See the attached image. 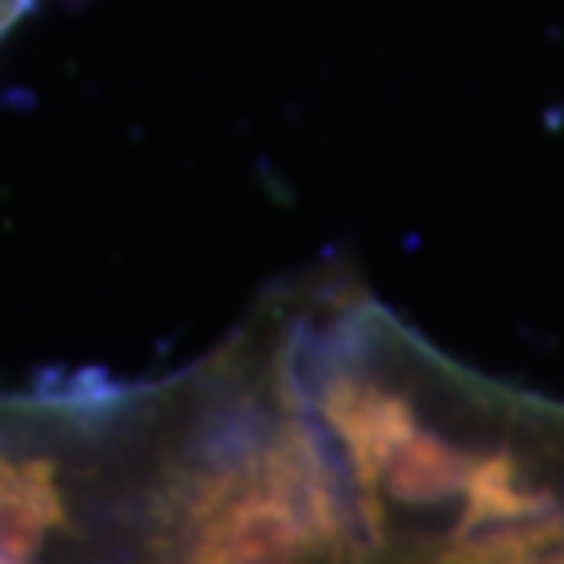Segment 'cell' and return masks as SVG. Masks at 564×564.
Listing matches in <instances>:
<instances>
[{
	"instance_id": "6da1fadb",
	"label": "cell",
	"mask_w": 564,
	"mask_h": 564,
	"mask_svg": "<svg viewBox=\"0 0 564 564\" xmlns=\"http://www.w3.org/2000/svg\"><path fill=\"white\" fill-rule=\"evenodd\" d=\"M151 408L88 370L0 392V564L129 557Z\"/></svg>"
},
{
	"instance_id": "7a4b0ae2",
	"label": "cell",
	"mask_w": 564,
	"mask_h": 564,
	"mask_svg": "<svg viewBox=\"0 0 564 564\" xmlns=\"http://www.w3.org/2000/svg\"><path fill=\"white\" fill-rule=\"evenodd\" d=\"M33 8H37V0H0V41H4Z\"/></svg>"
}]
</instances>
